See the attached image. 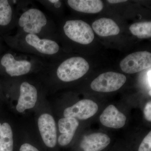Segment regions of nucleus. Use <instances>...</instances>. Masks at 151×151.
<instances>
[{"label":"nucleus","instance_id":"9d476101","mask_svg":"<svg viewBox=\"0 0 151 151\" xmlns=\"http://www.w3.org/2000/svg\"><path fill=\"white\" fill-rule=\"evenodd\" d=\"M20 95L16 106L17 111L23 113L35 106L38 98L37 89L34 85L24 81L21 84Z\"/></svg>","mask_w":151,"mask_h":151},{"label":"nucleus","instance_id":"4468645a","mask_svg":"<svg viewBox=\"0 0 151 151\" xmlns=\"http://www.w3.org/2000/svg\"><path fill=\"white\" fill-rule=\"evenodd\" d=\"M67 3L74 10L85 13H97L103 8V1L100 0H68Z\"/></svg>","mask_w":151,"mask_h":151},{"label":"nucleus","instance_id":"0eeeda50","mask_svg":"<svg viewBox=\"0 0 151 151\" xmlns=\"http://www.w3.org/2000/svg\"><path fill=\"white\" fill-rule=\"evenodd\" d=\"M120 68L124 73L132 74L150 68L151 53L149 52H137L131 53L122 60Z\"/></svg>","mask_w":151,"mask_h":151},{"label":"nucleus","instance_id":"7ed1b4c3","mask_svg":"<svg viewBox=\"0 0 151 151\" xmlns=\"http://www.w3.org/2000/svg\"><path fill=\"white\" fill-rule=\"evenodd\" d=\"M87 61L79 56L72 57L61 63L56 70V75L60 81L71 82L83 77L89 70Z\"/></svg>","mask_w":151,"mask_h":151},{"label":"nucleus","instance_id":"6ab92c4d","mask_svg":"<svg viewBox=\"0 0 151 151\" xmlns=\"http://www.w3.org/2000/svg\"><path fill=\"white\" fill-rule=\"evenodd\" d=\"M138 151H151V132L150 131L142 141Z\"/></svg>","mask_w":151,"mask_h":151},{"label":"nucleus","instance_id":"f3484780","mask_svg":"<svg viewBox=\"0 0 151 151\" xmlns=\"http://www.w3.org/2000/svg\"><path fill=\"white\" fill-rule=\"evenodd\" d=\"M14 17L11 3L7 0H0V26L4 27L10 24Z\"/></svg>","mask_w":151,"mask_h":151},{"label":"nucleus","instance_id":"412c9836","mask_svg":"<svg viewBox=\"0 0 151 151\" xmlns=\"http://www.w3.org/2000/svg\"><path fill=\"white\" fill-rule=\"evenodd\" d=\"M19 151H39L36 147L29 143H24L21 146Z\"/></svg>","mask_w":151,"mask_h":151},{"label":"nucleus","instance_id":"4be33fe9","mask_svg":"<svg viewBox=\"0 0 151 151\" xmlns=\"http://www.w3.org/2000/svg\"><path fill=\"white\" fill-rule=\"evenodd\" d=\"M107 1L111 4H118V3L126 2L127 1V0H108Z\"/></svg>","mask_w":151,"mask_h":151},{"label":"nucleus","instance_id":"1a4fd4ad","mask_svg":"<svg viewBox=\"0 0 151 151\" xmlns=\"http://www.w3.org/2000/svg\"><path fill=\"white\" fill-rule=\"evenodd\" d=\"M38 127L45 145L49 148L55 147L57 142L56 124L53 116L45 113L38 119Z\"/></svg>","mask_w":151,"mask_h":151},{"label":"nucleus","instance_id":"2eb2a0df","mask_svg":"<svg viewBox=\"0 0 151 151\" xmlns=\"http://www.w3.org/2000/svg\"><path fill=\"white\" fill-rule=\"evenodd\" d=\"M92 29L97 35L101 37L116 35L120 32L118 24L111 19L102 18L94 21L92 24Z\"/></svg>","mask_w":151,"mask_h":151},{"label":"nucleus","instance_id":"20e7f679","mask_svg":"<svg viewBox=\"0 0 151 151\" xmlns=\"http://www.w3.org/2000/svg\"><path fill=\"white\" fill-rule=\"evenodd\" d=\"M63 29L68 38L81 44H89L94 39L92 28L87 23L81 20L67 21L63 26Z\"/></svg>","mask_w":151,"mask_h":151},{"label":"nucleus","instance_id":"f03ea898","mask_svg":"<svg viewBox=\"0 0 151 151\" xmlns=\"http://www.w3.org/2000/svg\"><path fill=\"white\" fill-rule=\"evenodd\" d=\"M48 24V19L46 14L36 8L25 11L18 21L19 27L26 34L39 36Z\"/></svg>","mask_w":151,"mask_h":151},{"label":"nucleus","instance_id":"39448f33","mask_svg":"<svg viewBox=\"0 0 151 151\" xmlns=\"http://www.w3.org/2000/svg\"><path fill=\"white\" fill-rule=\"evenodd\" d=\"M0 64L11 77L26 75L35 66L34 62L31 60L17 58V56L10 52L3 55L0 60Z\"/></svg>","mask_w":151,"mask_h":151},{"label":"nucleus","instance_id":"ddd939ff","mask_svg":"<svg viewBox=\"0 0 151 151\" xmlns=\"http://www.w3.org/2000/svg\"><path fill=\"white\" fill-rule=\"evenodd\" d=\"M111 139L103 133H94L84 136L80 147L84 151H101L110 144Z\"/></svg>","mask_w":151,"mask_h":151},{"label":"nucleus","instance_id":"f8f14e48","mask_svg":"<svg viewBox=\"0 0 151 151\" xmlns=\"http://www.w3.org/2000/svg\"><path fill=\"white\" fill-rule=\"evenodd\" d=\"M58 129L60 135L58 138L60 145L64 147L70 144L79 126L77 119L71 117L61 118L58 122Z\"/></svg>","mask_w":151,"mask_h":151},{"label":"nucleus","instance_id":"9b49d317","mask_svg":"<svg viewBox=\"0 0 151 151\" xmlns=\"http://www.w3.org/2000/svg\"><path fill=\"white\" fill-rule=\"evenodd\" d=\"M101 124L105 127L119 129L125 126L127 117L113 105H108L100 116Z\"/></svg>","mask_w":151,"mask_h":151},{"label":"nucleus","instance_id":"a211bd4d","mask_svg":"<svg viewBox=\"0 0 151 151\" xmlns=\"http://www.w3.org/2000/svg\"><path fill=\"white\" fill-rule=\"evenodd\" d=\"M129 30L133 35L136 36L139 38L151 37V22L135 23L131 25Z\"/></svg>","mask_w":151,"mask_h":151},{"label":"nucleus","instance_id":"dca6fc26","mask_svg":"<svg viewBox=\"0 0 151 151\" xmlns=\"http://www.w3.org/2000/svg\"><path fill=\"white\" fill-rule=\"evenodd\" d=\"M12 130L8 123H0V151H13Z\"/></svg>","mask_w":151,"mask_h":151},{"label":"nucleus","instance_id":"aec40b11","mask_svg":"<svg viewBox=\"0 0 151 151\" xmlns=\"http://www.w3.org/2000/svg\"><path fill=\"white\" fill-rule=\"evenodd\" d=\"M144 115L146 120L148 122H151V102L149 101L146 104L144 108Z\"/></svg>","mask_w":151,"mask_h":151},{"label":"nucleus","instance_id":"423d86ee","mask_svg":"<svg viewBox=\"0 0 151 151\" xmlns=\"http://www.w3.org/2000/svg\"><path fill=\"white\" fill-rule=\"evenodd\" d=\"M126 81L127 77L124 74L111 71L100 74L92 81L90 86L95 92H111L119 90Z\"/></svg>","mask_w":151,"mask_h":151},{"label":"nucleus","instance_id":"f257e3e1","mask_svg":"<svg viewBox=\"0 0 151 151\" xmlns=\"http://www.w3.org/2000/svg\"><path fill=\"white\" fill-rule=\"evenodd\" d=\"M17 41V45L16 46H18V48L21 47L19 50H25L45 57L55 55L60 49L56 42L50 39L41 38L36 35L24 34Z\"/></svg>","mask_w":151,"mask_h":151},{"label":"nucleus","instance_id":"6e6552de","mask_svg":"<svg viewBox=\"0 0 151 151\" xmlns=\"http://www.w3.org/2000/svg\"><path fill=\"white\" fill-rule=\"evenodd\" d=\"M98 109L97 103L89 99H84L65 108L63 111V116L77 120H87L94 116Z\"/></svg>","mask_w":151,"mask_h":151}]
</instances>
